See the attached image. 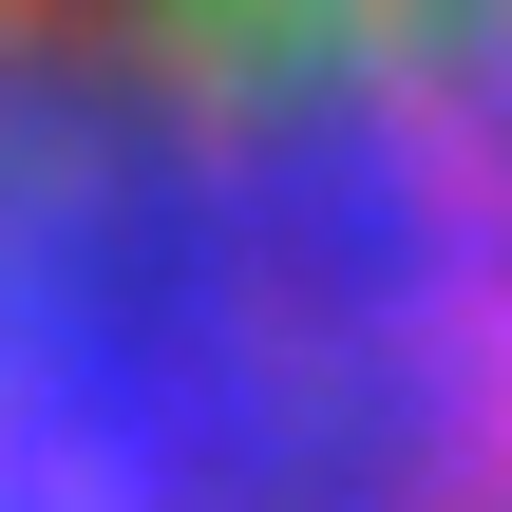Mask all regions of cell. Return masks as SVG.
<instances>
[{"label":"cell","instance_id":"6da1fadb","mask_svg":"<svg viewBox=\"0 0 512 512\" xmlns=\"http://www.w3.org/2000/svg\"><path fill=\"white\" fill-rule=\"evenodd\" d=\"M0 512H512V19H0Z\"/></svg>","mask_w":512,"mask_h":512}]
</instances>
